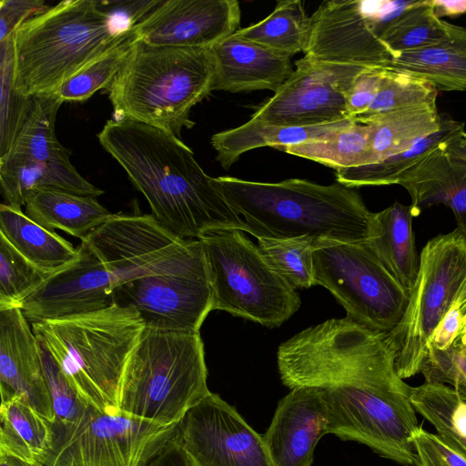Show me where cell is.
Returning a JSON list of instances; mask_svg holds the SVG:
<instances>
[{"label": "cell", "instance_id": "1", "mask_svg": "<svg viewBox=\"0 0 466 466\" xmlns=\"http://www.w3.org/2000/svg\"><path fill=\"white\" fill-rule=\"evenodd\" d=\"M282 383L321 390L329 432L367 445L403 466H415L419 428L410 389L398 374L386 333L349 317L309 327L277 352Z\"/></svg>", "mask_w": 466, "mask_h": 466}, {"label": "cell", "instance_id": "2", "mask_svg": "<svg viewBox=\"0 0 466 466\" xmlns=\"http://www.w3.org/2000/svg\"><path fill=\"white\" fill-rule=\"evenodd\" d=\"M97 138L144 195L155 219L173 235L198 239L211 229L247 232L244 219L181 138L127 118L106 121Z\"/></svg>", "mask_w": 466, "mask_h": 466}, {"label": "cell", "instance_id": "3", "mask_svg": "<svg viewBox=\"0 0 466 466\" xmlns=\"http://www.w3.org/2000/svg\"><path fill=\"white\" fill-rule=\"evenodd\" d=\"M214 184L244 219L247 233L257 238L363 242L374 233L375 213L354 188L339 182H257L223 176L214 177Z\"/></svg>", "mask_w": 466, "mask_h": 466}, {"label": "cell", "instance_id": "4", "mask_svg": "<svg viewBox=\"0 0 466 466\" xmlns=\"http://www.w3.org/2000/svg\"><path fill=\"white\" fill-rule=\"evenodd\" d=\"M210 47L152 46L136 40L109 86L114 119H131L178 138L193 106L214 90Z\"/></svg>", "mask_w": 466, "mask_h": 466}, {"label": "cell", "instance_id": "5", "mask_svg": "<svg viewBox=\"0 0 466 466\" xmlns=\"http://www.w3.org/2000/svg\"><path fill=\"white\" fill-rule=\"evenodd\" d=\"M133 32L116 31L103 1H62L15 30V88L29 97L53 94Z\"/></svg>", "mask_w": 466, "mask_h": 466}, {"label": "cell", "instance_id": "6", "mask_svg": "<svg viewBox=\"0 0 466 466\" xmlns=\"http://www.w3.org/2000/svg\"><path fill=\"white\" fill-rule=\"evenodd\" d=\"M80 397L100 410H117L126 366L146 329L139 313L116 303L96 311L31 323Z\"/></svg>", "mask_w": 466, "mask_h": 466}, {"label": "cell", "instance_id": "7", "mask_svg": "<svg viewBox=\"0 0 466 466\" xmlns=\"http://www.w3.org/2000/svg\"><path fill=\"white\" fill-rule=\"evenodd\" d=\"M199 332L145 329L122 376L117 410L156 423L181 421L210 390Z\"/></svg>", "mask_w": 466, "mask_h": 466}, {"label": "cell", "instance_id": "8", "mask_svg": "<svg viewBox=\"0 0 466 466\" xmlns=\"http://www.w3.org/2000/svg\"><path fill=\"white\" fill-rule=\"evenodd\" d=\"M198 239L208 272L213 310L273 328L299 309L301 301L296 289L270 268L244 231L211 229Z\"/></svg>", "mask_w": 466, "mask_h": 466}, {"label": "cell", "instance_id": "9", "mask_svg": "<svg viewBox=\"0 0 466 466\" xmlns=\"http://www.w3.org/2000/svg\"><path fill=\"white\" fill-rule=\"evenodd\" d=\"M465 297L466 235L456 228L437 235L422 248L405 312L386 334L403 380L420 372L433 331L453 304Z\"/></svg>", "mask_w": 466, "mask_h": 466}, {"label": "cell", "instance_id": "10", "mask_svg": "<svg viewBox=\"0 0 466 466\" xmlns=\"http://www.w3.org/2000/svg\"><path fill=\"white\" fill-rule=\"evenodd\" d=\"M313 270L315 285L327 289L347 317L386 334L400 323L410 292L384 267L368 241L317 240Z\"/></svg>", "mask_w": 466, "mask_h": 466}, {"label": "cell", "instance_id": "11", "mask_svg": "<svg viewBox=\"0 0 466 466\" xmlns=\"http://www.w3.org/2000/svg\"><path fill=\"white\" fill-rule=\"evenodd\" d=\"M62 102L53 94L33 96L31 110L8 152L0 157L5 204L22 208L35 189H57L96 198L104 191L84 178L70 162L71 151L57 139Z\"/></svg>", "mask_w": 466, "mask_h": 466}, {"label": "cell", "instance_id": "12", "mask_svg": "<svg viewBox=\"0 0 466 466\" xmlns=\"http://www.w3.org/2000/svg\"><path fill=\"white\" fill-rule=\"evenodd\" d=\"M178 424L89 406L76 424L52 427L51 447L38 461L46 466H145L172 439Z\"/></svg>", "mask_w": 466, "mask_h": 466}, {"label": "cell", "instance_id": "13", "mask_svg": "<svg viewBox=\"0 0 466 466\" xmlns=\"http://www.w3.org/2000/svg\"><path fill=\"white\" fill-rule=\"evenodd\" d=\"M83 240L111 277L112 292L127 282L171 273L204 258L198 239L177 238L152 215L112 214Z\"/></svg>", "mask_w": 466, "mask_h": 466}, {"label": "cell", "instance_id": "14", "mask_svg": "<svg viewBox=\"0 0 466 466\" xmlns=\"http://www.w3.org/2000/svg\"><path fill=\"white\" fill-rule=\"evenodd\" d=\"M295 66L286 82L257 107L250 120L309 127L350 118L348 94L356 78L370 67L315 61L305 56L297 60Z\"/></svg>", "mask_w": 466, "mask_h": 466}, {"label": "cell", "instance_id": "15", "mask_svg": "<svg viewBox=\"0 0 466 466\" xmlns=\"http://www.w3.org/2000/svg\"><path fill=\"white\" fill-rule=\"evenodd\" d=\"M113 302L136 309L146 329L199 332L213 310L205 257L174 272L147 276L116 287Z\"/></svg>", "mask_w": 466, "mask_h": 466}, {"label": "cell", "instance_id": "16", "mask_svg": "<svg viewBox=\"0 0 466 466\" xmlns=\"http://www.w3.org/2000/svg\"><path fill=\"white\" fill-rule=\"evenodd\" d=\"M176 436L192 466H274L263 436L216 393L186 413Z\"/></svg>", "mask_w": 466, "mask_h": 466}, {"label": "cell", "instance_id": "17", "mask_svg": "<svg viewBox=\"0 0 466 466\" xmlns=\"http://www.w3.org/2000/svg\"><path fill=\"white\" fill-rule=\"evenodd\" d=\"M379 1L330 0L310 16L305 57L332 64L390 67L393 55L380 39Z\"/></svg>", "mask_w": 466, "mask_h": 466}, {"label": "cell", "instance_id": "18", "mask_svg": "<svg viewBox=\"0 0 466 466\" xmlns=\"http://www.w3.org/2000/svg\"><path fill=\"white\" fill-rule=\"evenodd\" d=\"M236 0H161L134 29L152 46L211 47L240 27Z\"/></svg>", "mask_w": 466, "mask_h": 466}, {"label": "cell", "instance_id": "19", "mask_svg": "<svg viewBox=\"0 0 466 466\" xmlns=\"http://www.w3.org/2000/svg\"><path fill=\"white\" fill-rule=\"evenodd\" d=\"M113 304L111 277L93 248L82 240L75 258L49 275L24 301L21 310L31 324Z\"/></svg>", "mask_w": 466, "mask_h": 466}, {"label": "cell", "instance_id": "20", "mask_svg": "<svg viewBox=\"0 0 466 466\" xmlns=\"http://www.w3.org/2000/svg\"><path fill=\"white\" fill-rule=\"evenodd\" d=\"M329 432L322 391L299 386L282 398L263 440L274 466H311L314 450Z\"/></svg>", "mask_w": 466, "mask_h": 466}, {"label": "cell", "instance_id": "21", "mask_svg": "<svg viewBox=\"0 0 466 466\" xmlns=\"http://www.w3.org/2000/svg\"><path fill=\"white\" fill-rule=\"evenodd\" d=\"M0 392L1 401L22 398L53 423L37 339L20 308L0 309Z\"/></svg>", "mask_w": 466, "mask_h": 466}, {"label": "cell", "instance_id": "22", "mask_svg": "<svg viewBox=\"0 0 466 466\" xmlns=\"http://www.w3.org/2000/svg\"><path fill=\"white\" fill-rule=\"evenodd\" d=\"M210 50L216 67L214 90L275 93L293 72L290 57L233 35Z\"/></svg>", "mask_w": 466, "mask_h": 466}, {"label": "cell", "instance_id": "23", "mask_svg": "<svg viewBox=\"0 0 466 466\" xmlns=\"http://www.w3.org/2000/svg\"><path fill=\"white\" fill-rule=\"evenodd\" d=\"M447 142L404 172L397 184L410 194L415 217L423 208L443 204L453 212L457 228L466 235V164L446 155Z\"/></svg>", "mask_w": 466, "mask_h": 466}, {"label": "cell", "instance_id": "24", "mask_svg": "<svg viewBox=\"0 0 466 466\" xmlns=\"http://www.w3.org/2000/svg\"><path fill=\"white\" fill-rule=\"evenodd\" d=\"M390 67L421 77L438 91L466 90V28L451 24L445 39L394 54Z\"/></svg>", "mask_w": 466, "mask_h": 466}, {"label": "cell", "instance_id": "25", "mask_svg": "<svg viewBox=\"0 0 466 466\" xmlns=\"http://www.w3.org/2000/svg\"><path fill=\"white\" fill-rule=\"evenodd\" d=\"M414 214L410 206L394 202L375 213V228L368 241L389 272L409 292L412 289L420 268L412 231Z\"/></svg>", "mask_w": 466, "mask_h": 466}, {"label": "cell", "instance_id": "26", "mask_svg": "<svg viewBox=\"0 0 466 466\" xmlns=\"http://www.w3.org/2000/svg\"><path fill=\"white\" fill-rule=\"evenodd\" d=\"M25 215L40 226L60 229L83 240L112 213L94 197L57 189H35L25 204Z\"/></svg>", "mask_w": 466, "mask_h": 466}, {"label": "cell", "instance_id": "27", "mask_svg": "<svg viewBox=\"0 0 466 466\" xmlns=\"http://www.w3.org/2000/svg\"><path fill=\"white\" fill-rule=\"evenodd\" d=\"M352 119L309 127H288L248 120L239 127L211 137L216 159L228 170L239 157L255 148L271 147L278 149L316 140L348 124Z\"/></svg>", "mask_w": 466, "mask_h": 466}, {"label": "cell", "instance_id": "28", "mask_svg": "<svg viewBox=\"0 0 466 466\" xmlns=\"http://www.w3.org/2000/svg\"><path fill=\"white\" fill-rule=\"evenodd\" d=\"M359 123L371 127L370 160L374 164L407 151L438 132L442 115L434 102L373 116Z\"/></svg>", "mask_w": 466, "mask_h": 466}, {"label": "cell", "instance_id": "29", "mask_svg": "<svg viewBox=\"0 0 466 466\" xmlns=\"http://www.w3.org/2000/svg\"><path fill=\"white\" fill-rule=\"evenodd\" d=\"M0 234L48 276L76 256L69 241L29 218L19 207L1 204Z\"/></svg>", "mask_w": 466, "mask_h": 466}, {"label": "cell", "instance_id": "30", "mask_svg": "<svg viewBox=\"0 0 466 466\" xmlns=\"http://www.w3.org/2000/svg\"><path fill=\"white\" fill-rule=\"evenodd\" d=\"M53 441L52 423L22 398L1 401L0 455L35 461Z\"/></svg>", "mask_w": 466, "mask_h": 466}, {"label": "cell", "instance_id": "31", "mask_svg": "<svg viewBox=\"0 0 466 466\" xmlns=\"http://www.w3.org/2000/svg\"><path fill=\"white\" fill-rule=\"evenodd\" d=\"M463 130L462 122L442 116L441 129L419 141L409 150L389 157L379 163L338 169L335 173L336 180L352 188L397 184L404 172Z\"/></svg>", "mask_w": 466, "mask_h": 466}, {"label": "cell", "instance_id": "32", "mask_svg": "<svg viewBox=\"0 0 466 466\" xmlns=\"http://www.w3.org/2000/svg\"><path fill=\"white\" fill-rule=\"evenodd\" d=\"M311 19L299 0L278 1L263 20L239 28L233 35L291 57L305 52L309 44Z\"/></svg>", "mask_w": 466, "mask_h": 466}, {"label": "cell", "instance_id": "33", "mask_svg": "<svg viewBox=\"0 0 466 466\" xmlns=\"http://www.w3.org/2000/svg\"><path fill=\"white\" fill-rule=\"evenodd\" d=\"M370 138V125L351 120L319 139L279 150L338 170L371 164Z\"/></svg>", "mask_w": 466, "mask_h": 466}, {"label": "cell", "instance_id": "34", "mask_svg": "<svg viewBox=\"0 0 466 466\" xmlns=\"http://www.w3.org/2000/svg\"><path fill=\"white\" fill-rule=\"evenodd\" d=\"M410 401L439 435L466 456V400L450 386L425 382L411 387Z\"/></svg>", "mask_w": 466, "mask_h": 466}, {"label": "cell", "instance_id": "35", "mask_svg": "<svg viewBox=\"0 0 466 466\" xmlns=\"http://www.w3.org/2000/svg\"><path fill=\"white\" fill-rule=\"evenodd\" d=\"M450 26L436 15L430 0L418 1L386 27L380 39L394 55L442 41L449 35Z\"/></svg>", "mask_w": 466, "mask_h": 466}, {"label": "cell", "instance_id": "36", "mask_svg": "<svg viewBox=\"0 0 466 466\" xmlns=\"http://www.w3.org/2000/svg\"><path fill=\"white\" fill-rule=\"evenodd\" d=\"M258 246L270 268L294 289L315 286L313 248L309 238L276 239L259 238Z\"/></svg>", "mask_w": 466, "mask_h": 466}, {"label": "cell", "instance_id": "37", "mask_svg": "<svg viewBox=\"0 0 466 466\" xmlns=\"http://www.w3.org/2000/svg\"><path fill=\"white\" fill-rule=\"evenodd\" d=\"M437 95L438 90L425 79L389 67L370 107L352 120L360 122L383 113L434 103Z\"/></svg>", "mask_w": 466, "mask_h": 466}, {"label": "cell", "instance_id": "38", "mask_svg": "<svg viewBox=\"0 0 466 466\" xmlns=\"http://www.w3.org/2000/svg\"><path fill=\"white\" fill-rule=\"evenodd\" d=\"M14 34L0 42V157L12 147L33 102L14 86Z\"/></svg>", "mask_w": 466, "mask_h": 466}, {"label": "cell", "instance_id": "39", "mask_svg": "<svg viewBox=\"0 0 466 466\" xmlns=\"http://www.w3.org/2000/svg\"><path fill=\"white\" fill-rule=\"evenodd\" d=\"M136 40L134 29L121 43L63 83L53 95L62 103L83 102L96 91L108 88Z\"/></svg>", "mask_w": 466, "mask_h": 466}, {"label": "cell", "instance_id": "40", "mask_svg": "<svg viewBox=\"0 0 466 466\" xmlns=\"http://www.w3.org/2000/svg\"><path fill=\"white\" fill-rule=\"evenodd\" d=\"M47 277L0 234V309H21Z\"/></svg>", "mask_w": 466, "mask_h": 466}, {"label": "cell", "instance_id": "41", "mask_svg": "<svg viewBox=\"0 0 466 466\" xmlns=\"http://www.w3.org/2000/svg\"><path fill=\"white\" fill-rule=\"evenodd\" d=\"M41 362L54 410L52 427L76 424L89 408L71 386L46 348L37 340Z\"/></svg>", "mask_w": 466, "mask_h": 466}, {"label": "cell", "instance_id": "42", "mask_svg": "<svg viewBox=\"0 0 466 466\" xmlns=\"http://www.w3.org/2000/svg\"><path fill=\"white\" fill-rule=\"evenodd\" d=\"M420 372L425 382L449 384L466 400V355L458 343L447 350L430 347Z\"/></svg>", "mask_w": 466, "mask_h": 466}, {"label": "cell", "instance_id": "43", "mask_svg": "<svg viewBox=\"0 0 466 466\" xmlns=\"http://www.w3.org/2000/svg\"><path fill=\"white\" fill-rule=\"evenodd\" d=\"M416 466H466V456L441 435L419 426L412 439Z\"/></svg>", "mask_w": 466, "mask_h": 466}, {"label": "cell", "instance_id": "44", "mask_svg": "<svg viewBox=\"0 0 466 466\" xmlns=\"http://www.w3.org/2000/svg\"><path fill=\"white\" fill-rule=\"evenodd\" d=\"M389 67H370L354 81L346 100L350 118L364 113L374 100Z\"/></svg>", "mask_w": 466, "mask_h": 466}, {"label": "cell", "instance_id": "45", "mask_svg": "<svg viewBox=\"0 0 466 466\" xmlns=\"http://www.w3.org/2000/svg\"><path fill=\"white\" fill-rule=\"evenodd\" d=\"M49 8L43 0H1L0 42L13 35L23 23Z\"/></svg>", "mask_w": 466, "mask_h": 466}, {"label": "cell", "instance_id": "46", "mask_svg": "<svg viewBox=\"0 0 466 466\" xmlns=\"http://www.w3.org/2000/svg\"><path fill=\"white\" fill-rule=\"evenodd\" d=\"M461 300L455 302L441 320L431 337L429 348L447 350L457 339L461 322Z\"/></svg>", "mask_w": 466, "mask_h": 466}, {"label": "cell", "instance_id": "47", "mask_svg": "<svg viewBox=\"0 0 466 466\" xmlns=\"http://www.w3.org/2000/svg\"><path fill=\"white\" fill-rule=\"evenodd\" d=\"M177 433V432H176ZM145 466H192L176 434Z\"/></svg>", "mask_w": 466, "mask_h": 466}, {"label": "cell", "instance_id": "48", "mask_svg": "<svg viewBox=\"0 0 466 466\" xmlns=\"http://www.w3.org/2000/svg\"><path fill=\"white\" fill-rule=\"evenodd\" d=\"M444 151L452 160L466 164V132L463 130L451 138L445 144Z\"/></svg>", "mask_w": 466, "mask_h": 466}, {"label": "cell", "instance_id": "49", "mask_svg": "<svg viewBox=\"0 0 466 466\" xmlns=\"http://www.w3.org/2000/svg\"><path fill=\"white\" fill-rule=\"evenodd\" d=\"M431 2L439 18L443 15L455 16L466 13V0H431Z\"/></svg>", "mask_w": 466, "mask_h": 466}, {"label": "cell", "instance_id": "50", "mask_svg": "<svg viewBox=\"0 0 466 466\" xmlns=\"http://www.w3.org/2000/svg\"><path fill=\"white\" fill-rule=\"evenodd\" d=\"M0 466H46L40 461H29L8 455H0Z\"/></svg>", "mask_w": 466, "mask_h": 466}, {"label": "cell", "instance_id": "51", "mask_svg": "<svg viewBox=\"0 0 466 466\" xmlns=\"http://www.w3.org/2000/svg\"><path fill=\"white\" fill-rule=\"evenodd\" d=\"M461 329L457 339L454 341L458 343L462 349L466 348V297L461 305Z\"/></svg>", "mask_w": 466, "mask_h": 466}, {"label": "cell", "instance_id": "52", "mask_svg": "<svg viewBox=\"0 0 466 466\" xmlns=\"http://www.w3.org/2000/svg\"><path fill=\"white\" fill-rule=\"evenodd\" d=\"M462 350H463V351H464V353H465V355H466V348H464V349H462Z\"/></svg>", "mask_w": 466, "mask_h": 466}]
</instances>
